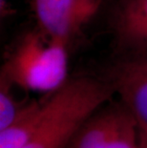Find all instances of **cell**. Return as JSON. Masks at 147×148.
<instances>
[{"instance_id": "52a82bcc", "label": "cell", "mask_w": 147, "mask_h": 148, "mask_svg": "<svg viewBox=\"0 0 147 148\" xmlns=\"http://www.w3.org/2000/svg\"><path fill=\"white\" fill-rule=\"evenodd\" d=\"M74 0H32L37 25L55 36L70 40Z\"/></svg>"}, {"instance_id": "7a4b0ae2", "label": "cell", "mask_w": 147, "mask_h": 148, "mask_svg": "<svg viewBox=\"0 0 147 148\" xmlns=\"http://www.w3.org/2000/svg\"><path fill=\"white\" fill-rule=\"evenodd\" d=\"M38 25L24 32L11 47L0 77L25 90L50 93L68 79V44Z\"/></svg>"}, {"instance_id": "ba28073f", "label": "cell", "mask_w": 147, "mask_h": 148, "mask_svg": "<svg viewBox=\"0 0 147 148\" xmlns=\"http://www.w3.org/2000/svg\"><path fill=\"white\" fill-rule=\"evenodd\" d=\"M12 85L0 77V130L8 126L28 101H18L12 93Z\"/></svg>"}, {"instance_id": "3957f363", "label": "cell", "mask_w": 147, "mask_h": 148, "mask_svg": "<svg viewBox=\"0 0 147 148\" xmlns=\"http://www.w3.org/2000/svg\"><path fill=\"white\" fill-rule=\"evenodd\" d=\"M66 148H139V126L120 100H110L84 121Z\"/></svg>"}, {"instance_id": "30bf717a", "label": "cell", "mask_w": 147, "mask_h": 148, "mask_svg": "<svg viewBox=\"0 0 147 148\" xmlns=\"http://www.w3.org/2000/svg\"><path fill=\"white\" fill-rule=\"evenodd\" d=\"M139 148H147V137L139 136Z\"/></svg>"}, {"instance_id": "5b68a950", "label": "cell", "mask_w": 147, "mask_h": 148, "mask_svg": "<svg viewBox=\"0 0 147 148\" xmlns=\"http://www.w3.org/2000/svg\"><path fill=\"white\" fill-rule=\"evenodd\" d=\"M111 27L120 56L147 52V0H118Z\"/></svg>"}, {"instance_id": "8992f818", "label": "cell", "mask_w": 147, "mask_h": 148, "mask_svg": "<svg viewBox=\"0 0 147 148\" xmlns=\"http://www.w3.org/2000/svg\"><path fill=\"white\" fill-rule=\"evenodd\" d=\"M46 94L41 99L28 100L14 121L0 130V148H23L28 143L43 114Z\"/></svg>"}, {"instance_id": "277c9868", "label": "cell", "mask_w": 147, "mask_h": 148, "mask_svg": "<svg viewBox=\"0 0 147 148\" xmlns=\"http://www.w3.org/2000/svg\"><path fill=\"white\" fill-rule=\"evenodd\" d=\"M104 78L135 118L140 137H147V52L120 56Z\"/></svg>"}, {"instance_id": "9c48e42d", "label": "cell", "mask_w": 147, "mask_h": 148, "mask_svg": "<svg viewBox=\"0 0 147 148\" xmlns=\"http://www.w3.org/2000/svg\"><path fill=\"white\" fill-rule=\"evenodd\" d=\"M102 0H74L72 14V36L79 34L98 12Z\"/></svg>"}, {"instance_id": "6da1fadb", "label": "cell", "mask_w": 147, "mask_h": 148, "mask_svg": "<svg viewBox=\"0 0 147 148\" xmlns=\"http://www.w3.org/2000/svg\"><path fill=\"white\" fill-rule=\"evenodd\" d=\"M116 95L104 77L79 75L68 78L46 94L36 130L23 148H66L89 116Z\"/></svg>"}]
</instances>
